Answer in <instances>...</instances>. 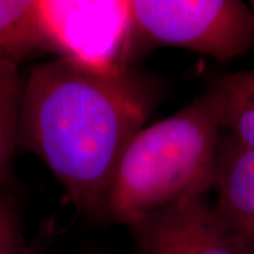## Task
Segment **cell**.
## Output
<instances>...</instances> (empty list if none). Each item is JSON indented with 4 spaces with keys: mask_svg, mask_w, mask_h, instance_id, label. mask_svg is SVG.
Returning a JSON list of instances; mask_svg holds the SVG:
<instances>
[{
    "mask_svg": "<svg viewBox=\"0 0 254 254\" xmlns=\"http://www.w3.org/2000/svg\"><path fill=\"white\" fill-rule=\"evenodd\" d=\"M213 205L247 254H254V150L222 133Z\"/></svg>",
    "mask_w": 254,
    "mask_h": 254,
    "instance_id": "6",
    "label": "cell"
},
{
    "mask_svg": "<svg viewBox=\"0 0 254 254\" xmlns=\"http://www.w3.org/2000/svg\"><path fill=\"white\" fill-rule=\"evenodd\" d=\"M222 128L208 92L143 127L115 171L105 219L131 226L161 209L213 190Z\"/></svg>",
    "mask_w": 254,
    "mask_h": 254,
    "instance_id": "2",
    "label": "cell"
},
{
    "mask_svg": "<svg viewBox=\"0 0 254 254\" xmlns=\"http://www.w3.org/2000/svg\"><path fill=\"white\" fill-rule=\"evenodd\" d=\"M58 229L54 219H48L41 223L34 237L28 243L27 254H48L54 245Z\"/></svg>",
    "mask_w": 254,
    "mask_h": 254,
    "instance_id": "11",
    "label": "cell"
},
{
    "mask_svg": "<svg viewBox=\"0 0 254 254\" xmlns=\"http://www.w3.org/2000/svg\"><path fill=\"white\" fill-rule=\"evenodd\" d=\"M164 95L161 79L133 68L40 64L24 81L18 148L43 161L83 218L106 220L119 161Z\"/></svg>",
    "mask_w": 254,
    "mask_h": 254,
    "instance_id": "1",
    "label": "cell"
},
{
    "mask_svg": "<svg viewBox=\"0 0 254 254\" xmlns=\"http://www.w3.org/2000/svg\"><path fill=\"white\" fill-rule=\"evenodd\" d=\"M128 230L137 254H247L208 195L154 212Z\"/></svg>",
    "mask_w": 254,
    "mask_h": 254,
    "instance_id": "5",
    "label": "cell"
},
{
    "mask_svg": "<svg viewBox=\"0 0 254 254\" xmlns=\"http://www.w3.org/2000/svg\"><path fill=\"white\" fill-rule=\"evenodd\" d=\"M222 133L254 150V69L226 72L205 88Z\"/></svg>",
    "mask_w": 254,
    "mask_h": 254,
    "instance_id": "7",
    "label": "cell"
},
{
    "mask_svg": "<svg viewBox=\"0 0 254 254\" xmlns=\"http://www.w3.org/2000/svg\"><path fill=\"white\" fill-rule=\"evenodd\" d=\"M91 254H102V253H91Z\"/></svg>",
    "mask_w": 254,
    "mask_h": 254,
    "instance_id": "13",
    "label": "cell"
},
{
    "mask_svg": "<svg viewBox=\"0 0 254 254\" xmlns=\"http://www.w3.org/2000/svg\"><path fill=\"white\" fill-rule=\"evenodd\" d=\"M250 6H252V9H253V11H254V0L253 1H250Z\"/></svg>",
    "mask_w": 254,
    "mask_h": 254,
    "instance_id": "12",
    "label": "cell"
},
{
    "mask_svg": "<svg viewBox=\"0 0 254 254\" xmlns=\"http://www.w3.org/2000/svg\"><path fill=\"white\" fill-rule=\"evenodd\" d=\"M47 53L37 0H0V63L20 65Z\"/></svg>",
    "mask_w": 254,
    "mask_h": 254,
    "instance_id": "8",
    "label": "cell"
},
{
    "mask_svg": "<svg viewBox=\"0 0 254 254\" xmlns=\"http://www.w3.org/2000/svg\"><path fill=\"white\" fill-rule=\"evenodd\" d=\"M21 215L14 196L0 190V254H27Z\"/></svg>",
    "mask_w": 254,
    "mask_h": 254,
    "instance_id": "10",
    "label": "cell"
},
{
    "mask_svg": "<svg viewBox=\"0 0 254 254\" xmlns=\"http://www.w3.org/2000/svg\"><path fill=\"white\" fill-rule=\"evenodd\" d=\"M23 91L18 65L0 63V190L6 192L14 180Z\"/></svg>",
    "mask_w": 254,
    "mask_h": 254,
    "instance_id": "9",
    "label": "cell"
},
{
    "mask_svg": "<svg viewBox=\"0 0 254 254\" xmlns=\"http://www.w3.org/2000/svg\"><path fill=\"white\" fill-rule=\"evenodd\" d=\"M133 53L170 46L219 61L254 47V11L239 0H131Z\"/></svg>",
    "mask_w": 254,
    "mask_h": 254,
    "instance_id": "3",
    "label": "cell"
},
{
    "mask_svg": "<svg viewBox=\"0 0 254 254\" xmlns=\"http://www.w3.org/2000/svg\"><path fill=\"white\" fill-rule=\"evenodd\" d=\"M37 6L50 53L99 72L130 68L134 53L127 0H37Z\"/></svg>",
    "mask_w": 254,
    "mask_h": 254,
    "instance_id": "4",
    "label": "cell"
}]
</instances>
